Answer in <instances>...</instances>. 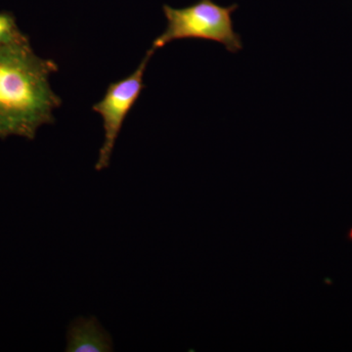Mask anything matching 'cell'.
<instances>
[{
    "mask_svg": "<svg viewBox=\"0 0 352 352\" xmlns=\"http://www.w3.org/2000/svg\"><path fill=\"white\" fill-rule=\"evenodd\" d=\"M27 38H29L21 31L13 13L1 11L0 12V50Z\"/></svg>",
    "mask_w": 352,
    "mask_h": 352,
    "instance_id": "obj_5",
    "label": "cell"
},
{
    "mask_svg": "<svg viewBox=\"0 0 352 352\" xmlns=\"http://www.w3.org/2000/svg\"><path fill=\"white\" fill-rule=\"evenodd\" d=\"M58 71L54 60L36 54L30 38L0 50V139L34 140L41 126L54 124L63 103L50 85Z\"/></svg>",
    "mask_w": 352,
    "mask_h": 352,
    "instance_id": "obj_1",
    "label": "cell"
},
{
    "mask_svg": "<svg viewBox=\"0 0 352 352\" xmlns=\"http://www.w3.org/2000/svg\"><path fill=\"white\" fill-rule=\"evenodd\" d=\"M237 8V4L224 7L212 0H199L184 8L164 4L168 25L150 48L157 51L177 39L199 38L223 44L229 52H238L243 43L239 34L234 31L232 21V14Z\"/></svg>",
    "mask_w": 352,
    "mask_h": 352,
    "instance_id": "obj_2",
    "label": "cell"
},
{
    "mask_svg": "<svg viewBox=\"0 0 352 352\" xmlns=\"http://www.w3.org/2000/svg\"><path fill=\"white\" fill-rule=\"evenodd\" d=\"M68 352H111L112 337L96 317H78L72 321L67 333Z\"/></svg>",
    "mask_w": 352,
    "mask_h": 352,
    "instance_id": "obj_4",
    "label": "cell"
},
{
    "mask_svg": "<svg viewBox=\"0 0 352 352\" xmlns=\"http://www.w3.org/2000/svg\"><path fill=\"white\" fill-rule=\"evenodd\" d=\"M155 52L156 51L151 48L148 50L135 71L119 82L111 83L103 98L92 106V110L101 116L105 131V139L95 164L97 171L105 170L110 166L116 141L127 115L135 105L145 87L143 80L146 69Z\"/></svg>",
    "mask_w": 352,
    "mask_h": 352,
    "instance_id": "obj_3",
    "label": "cell"
},
{
    "mask_svg": "<svg viewBox=\"0 0 352 352\" xmlns=\"http://www.w3.org/2000/svg\"><path fill=\"white\" fill-rule=\"evenodd\" d=\"M351 238H352V230H351Z\"/></svg>",
    "mask_w": 352,
    "mask_h": 352,
    "instance_id": "obj_6",
    "label": "cell"
}]
</instances>
